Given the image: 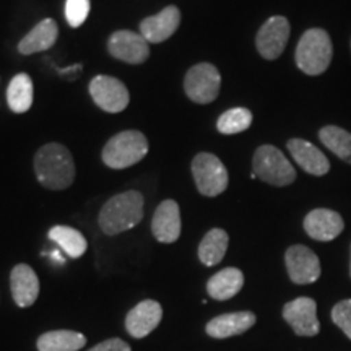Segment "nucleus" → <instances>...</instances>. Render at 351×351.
Wrapping results in <instances>:
<instances>
[{
	"label": "nucleus",
	"mask_w": 351,
	"mask_h": 351,
	"mask_svg": "<svg viewBox=\"0 0 351 351\" xmlns=\"http://www.w3.org/2000/svg\"><path fill=\"white\" fill-rule=\"evenodd\" d=\"M88 351H130V346L121 339H111L93 346V348Z\"/></svg>",
	"instance_id": "c756f323"
},
{
	"label": "nucleus",
	"mask_w": 351,
	"mask_h": 351,
	"mask_svg": "<svg viewBox=\"0 0 351 351\" xmlns=\"http://www.w3.org/2000/svg\"><path fill=\"white\" fill-rule=\"evenodd\" d=\"M163 317V307L158 301L145 300L138 302L134 309L127 314L125 328L134 339H145L147 335L160 326Z\"/></svg>",
	"instance_id": "ddd939ff"
},
{
	"label": "nucleus",
	"mask_w": 351,
	"mask_h": 351,
	"mask_svg": "<svg viewBox=\"0 0 351 351\" xmlns=\"http://www.w3.org/2000/svg\"><path fill=\"white\" fill-rule=\"evenodd\" d=\"M59 36V26L52 19H46L34 26L19 43V51L23 56H32L36 52L47 51L52 47Z\"/></svg>",
	"instance_id": "aec40b11"
},
{
	"label": "nucleus",
	"mask_w": 351,
	"mask_h": 351,
	"mask_svg": "<svg viewBox=\"0 0 351 351\" xmlns=\"http://www.w3.org/2000/svg\"><path fill=\"white\" fill-rule=\"evenodd\" d=\"M283 317L301 337H314L320 330L317 304L311 298H298L283 307Z\"/></svg>",
	"instance_id": "f8f14e48"
},
{
	"label": "nucleus",
	"mask_w": 351,
	"mask_h": 351,
	"mask_svg": "<svg viewBox=\"0 0 351 351\" xmlns=\"http://www.w3.org/2000/svg\"><path fill=\"white\" fill-rule=\"evenodd\" d=\"M143 219V195L127 191L109 199L101 208L98 223L104 234L116 236L137 226Z\"/></svg>",
	"instance_id": "f03ea898"
},
{
	"label": "nucleus",
	"mask_w": 351,
	"mask_h": 351,
	"mask_svg": "<svg viewBox=\"0 0 351 351\" xmlns=\"http://www.w3.org/2000/svg\"><path fill=\"white\" fill-rule=\"evenodd\" d=\"M85 345V337L73 330H52L38 339V351H78Z\"/></svg>",
	"instance_id": "b1692460"
},
{
	"label": "nucleus",
	"mask_w": 351,
	"mask_h": 351,
	"mask_svg": "<svg viewBox=\"0 0 351 351\" xmlns=\"http://www.w3.org/2000/svg\"><path fill=\"white\" fill-rule=\"evenodd\" d=\"M288 275L293 283L309 285L317 282L320 276L319 257L306 245H291L285 254Z\"/></svg>",
	"instance_id": "9b49d317"
},
{
	"label": "nucleus",
	"mask_w": 351,
	"mask_h": 351,
	"mask_svg": "<svg viewBox=\"0 0 351 351\" xmlns=\"http://www.w3.org/2000/svg\"><path fill=\"white\" fill-rule=\"evenodd\" d=\"M34 88L33 80L28 73H16L8 83L7 103L12 112L23 114L33 106Z\"/></svg>",
	"instance_id": "4be33fe9"
},
{
	"label": "nucleus",
	"mask_w": 351,
	"mask_h": 351,
	"mask_svg": "<svg viewBox=\"0 0 351 351\" xmlns=\"http://www.w3.org/2000/svg\"><path fill=\"white\" fill-rule=\"evenodd\" d=\"M254 324H256V314L249 311L223 314L210 320L207 324V333L213 339H230L249 330Z\"/></svg>",
	"instance_id": "6ab92c4d"
},
{
	"label": "nucleus",
	"mask_w": 351,
	"mask_h": 351,
	"mask_svg": "<svg viewBox=\"0 0 351 351\" xmlns=\"http://www.w3.org/2000/svg\"><path fill=\"white\" fill-rule=\"evenodd\" d=\"M10 288L13 301L20 307H29L39 296V280L34 270L26 263L13 267L10 274Z\"/></svg>",
	"instance_id": "a211bd4d"
},
{
	"label": "nucleus",
	"mask_w": 351,
	"mask_h": 351,
	"mask_svg": "<svg viewBox=\"0 0 351 351\" xmlns=\"http://www.w3.org/2000/svg\"><path fill=\"white\" fill-rule=\"evenodd\" d=\"M252 173L270 186L285 187L296 181V171L283 152L271 145L258 147L252 158Z\"/></svg>",
	"instance_id": "39448f33"
},
{
	"label": "nucleus",
	"mask_w": 351,
	"mask_h": 351,
	"mask_svg": "<svg viewBox=\"0 0 351 351\" xmlns=\"http://www.w3.org/2000/svg\"><path fill=\"white\" fill-rule=\"evenodd\" d=\"M350 274H351V265H350Z\"/></svg>",
	"instance_id": "2f4dec72"
},
{
	"label": "nucleus",
	"mask_w": 351,
	"mask_h": 351,
	"mask_svg": "<svg viewBox=\"0 0 351 351\" xmlns=\"http://www.w3.org/2000/svg\"><path fill=\"white\" fill-rule=\"evenodd\" d=\"M80 72H82V65L77 64V65H72V67L60 69L59 70V75H70V73H75V75H80Z\"/></svg>",
	"instance_id": "7c9ffc66"
},
{
	"label": "nucleus",
	"mask_w": 351,
	"mask_h": 351,
	"mask_svg": "<svg viewBox=\"0 0 351 351\" xmlns=\"http://www.w3.org/2000/svg\"><path fill=\"white\" fill-rule=\"evenodd\" d=\"M289 32V21L285 16H271L267 20L256 36L258 54L265 60L278 59L287 47Z\"/></svg>",
	"instance_id": "1a4fd4ad"
},
{
	"label": "nucleus",
	"mask_w": 351,
	"mask_h": 351,
	"mask_svg": "<svg viewBox=\"0 0 351 351\" xmlns=\"http://www.w3.org/2000/svg\"><path fill=\"white\" fill-rule=\"evenodd\" d=\"M181 25V12L178 7L169 5L156 15L148 16L140 23V34L147 39L148 44L165 43L178 32Z\"/></svg>",
	"instance_id": "4468645a"
},
{
	"label": "nucleus",
	"mask_w": 351,
	"mask_h": 351,
	"mask_svg": "<svg viewBox=\"0 0 351 351\" xmlns=\"http://www.w3.org/2000/svg\"><path fill=\"white\" fill-rule=\"evenodd\" d=\"M195 186L205 197H217L226 191L230 176L225 165L212 153H199L192 161Z\"/></svg>",
	"instance_id": "423d86ee"
},
{
	"label": "nucleus",
	"mask_w": 351,
	"mask_h": 351,
	"mask_svg": "<svg viewBox=\"0 0 351 351\" xmlns=\"http://www.w3.org/2000/svg\"><path fill=\"white\" fill-rule=\"evenodd\" d=\"M49 239L54 241L69 257L78 258L86 252L88 243L83 234L75 228L70 226H54L49 231Z\"/></svg>",
	"instance_id": "393cba45"
},
{
	"label": "nucleus",
	"mask_w": 351,
	"mask_h": 351,
	"mask_svg": "<svg viewBox=\"0 0 351 351\" xmlns=\"http://www.w3.org/2000/svg\"><path fill=\"white\" fill-rule=\"evenodd\" d=\"M244 275L239 269L228 267L215 274L207 283V291L210 298L217 301H226L236 296L243 289Z\"/></svg>",
	"instance_id": "412c9836"
},
{
	"label": "nucleus",
	"mask_w": 351,
	"mask_h": 351,
	"mask_svg": "<svg viewBox=\"0 0 351 351\" xmlns=\"http://www.w3.org/2000/svg\"><path fill=\"white\" fill-rule=\"evenodd\" d=\"M319 138L333 155L351 165V134L339 125H326L319 130Z\"/></svg>",
	"instance_id": "a878e982"
},
{
	"label": "nucleus",
	"mask_w": 351,
	"mask_h": 351,
	"mask_svg": "<svg viewBox=\"0 0 351 351\" xmlns=\"http://www.w3.org/2000/svg\"><path fill=\"white\" fill-rule=\"evenodd\" d=\"M332 320L339 326L351 340V300L340 301L332 309Z\"/></svg>",
	"instance_id": "c85d7f7f"
},
{
	"label": "nucleus",
	"mask_w": 351,
	"mask_h": 351,
	"mask_svg": "<svg viewBox=\"0 0 351 351\" xmlns=\"http://www.w3.org/2000/svg\"><path fill=\"white\" fill-rule=\"evenodd\" d=\"M90 95L96 106L111 114L124 111L130 101L129 90L124 83L109 75L95 77L90 83Z\"/></svg>",
	"instance_id": "6e6552de"
},
{
	"label": "nucleus",
	"mask_w": 351,
	"mask_h": 351,
	"mask_svg": "<svg viewBox=\"0 0 351 351\" xmlns=\"http://www.w3.org/2000/svg\"><path fill=\"white\" fill-rule=\"evenodd\" d=\"M90 15V0H67L65 2V19L72 28L85 23Z\"/></svg>",
	"instance_id": "cd10ccee"
},
{
	"label": "nucleus",
	"mask_w": 351,
	"mask_h": 351,
	"mask_svg": "<svg viewBox=\"0 0 351 351\" xmlns=\"http://www.w3.org/2000/svg\"><path fill=\"white\" fill-rule=\"evenodd\" d=\"M33 165L38 181L49 191H64L75 179L72 153L60 143H47L39 148Z\"/></svg>",
	"instance_id": "f257e3e1"
},
{
	"label": "nucleus",
	"mask_w": 351,
	"mask_h": 351,
	"mask_svg": "<svg viewBox=\"0 0 351 351\" xmlns=\"http://www.w3.org/2000/svg\"><path fill=\"white\" fill-rule=\"evenodd\" d=\"M333 57V44L322 28H311L296 46V65L302 73L317 77L328 69Z\"/></svg>",
	"instance_id": "7ed1b4c3"
},
{
	"label": "nucleus",
	"mask_w": 351,
	"mask_h": 351,
	"mask_svg": "<svg viewBox=\"0 0 351 351\" xmlns=\"http://www.w3.org/2000/svg\"><path fill=\"white\" fill-rule=\"evenodd\" d=\"M228 244H230V238L225 230H219V228L210 230L199 245L200 262L207 267L218 265L225 257Z\"/></svg>",
	"instance_id": "5701e85b"
},
{
	"label": "nucleus",
	"mask_w": 351,
	"mask_h": 351,
	"mask_svg": "<svg viewBox=\"0 0 351 351\" xmlns=\"http://www.w3.org/2000/svg\"><path fill=\"white\" fill-rule=\"evenodd\" d=\"M108 51L114 59L132 65L143 64L150 57V46L147 39L129 29L112 33L108 41Z\"/></svg>",
	"instance_id": "9d476101"
},
{
	"label": "nucleus",
	"mask_w": 351,
	"mask_h": 351,
	"mask_svg": "<svg viewBox=\"0 0 351 351\" xmlns=\"http://www.w3.org/2000/svg\"><path fill=\"white\" fill-rule=\"evenodd\" d=\"M153 236L163 244H173L181 236V210L178 202L165 200L158 205L152 221Z\"/></svg>",
	"instance_id": "dca6fc26"
},
{
	"label": "nucleus",
	"mask_w": 351,
	"mask_h": 351,
	"mask_svg": "<svg viewBox=\"0 0 351 351\" xmlns=\"http://www.w3.org/2000/svg\"><path fill=\"white\" fill-rule=\"evenodd\" d=\"M252 124V112L245 108H232L223 112L217 122V129L223 135H234L247 130Z\"/></svg>",
	"instance_id": "bb28decb"
},
{
	"label": "nucleus",
	"mask_w": 351,
	"mask_h": 351,
	"mask_svg": "<svg viewBox=\"0 0 351 351\" xmlns=\"http://www.w3.org/2000/svg\"><path fill=\"white\" fill-rule=\"evenodd\" d=\"M221 75L213 64L202 62L189 69L184 78L187 98L197 104H210L218 98Z\"/></svg>",
	"instance_id": "0eeeda50"
},
{
	"label": "nucleus",
	"mask_w": 351,
	"mask_h": 351,
	"mask_svg": "<svg viewBox=\"0 0 351 351\" xmlns=\"http://www.w3.org/2000/svg\"><path fill=\"white\" fill-rule=\"evenodd\" d=\"M148 153V140L138 130H124L114 135L103 148L104 165L112 169H125L142 161Z\"/></svg>",
	"instance_id": "20e7f679"
},
{
	"label": "nucleus",
	"mask_w": 351,
	"mask_h": 351,
	"mask_svg": "<svg viewBox=\"0 0 351 351\" xmlns=\"http://www.w3.org/2000/svg\"><path fill=\"white\" fill-rule=\"evenodd\" d=\"M288 152L301 169L311 176H324L330 171V161L315 145L302 138H291L288 142Z\"/></svg>",
	"instance_id": "f3484780"
},
{
	"label": "nucleus",
	"mask_w": 351,
	"mask_h": 351,
	"mask_svg": "<svg viewBox=\"0 0 351 351\" xmlns=\"http://www.w3.org/2000/svg\"><path fill=\"white\" fill-rule=\"evenodd\" d=\"M345 223L339 213L328 208H315L304 218V230L309 238L328 243L341 234Z\"/></svg>",
	"instance_id": "2eb2a0df"
}]
</instances>
